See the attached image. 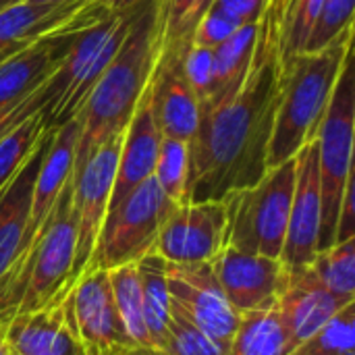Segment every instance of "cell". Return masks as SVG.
I'll return each mask as SVG.
<instances>
[{
	"label": "cell",
	"mask_w": 355,
	"mask_h": 355,
	"mask_svg": "<svg viewBox=\"0 0 355 355\" xmlns=\"http://www.w3.org/2000/svg\"><path fill=\"white\" fill-rule=\"evenodd\" d=\"M295 166L297 162L291 158L268 168L256 185L225 198L229 248L281 260L295 189Z\"/></svg>",
	"instance_id": "5b68a950"
},
{
	"label": "cell",
	"mask_w": 355,
	"mask_h": 355,
	"mask_svg": "<svg viewBox=\"0 0 355 355\" xmlns=\"http://www.w3.org/2000/svg\"><path fill=\"white\" fill-rule=\"evenodd\" d=\"M347 304L352 302H341L327 291L310 266L289 275V283L279 297V312L291 337L293 349L316 335Z\"/></svg>",
	"instance_id": "44dd1931"
},
{
	"label": "cell",
	"mask_w": 355,
	"mask_h": 355,
	"mask_svg": "<svg viewBox=\"0 0 355 355\" xmlns=\"http://www.w3.org/2000/svg\"><path fill=\"white\" fill-rule=\"evenodd\" d=\"M227 245V202L177 204L164 218L154 252L168 264L212 262Z\"/></svg>",
	"instance_id": "9c48e42d"
},
{
	"label": "cell",
	"mask_w": 355,
	"mask_h": 355,
	"mask_svg": "<svg viewBox=\"0 0 355 355\" xmlns=\"http://www.w3.org/2000/svg\"><path fill=\"white\" fill-rule=\"evenodd\" d=\"M87 2L94 6H100L106 12H123V10L133 8L139 0H87Z\"/></svg>",
	"instance_id": "ab89813d"
},
{
	"label": "cell",
	"mask_w": 355,
	"mask_h": 355,
	"mask_svg": "<svg viewBox=\"0 0 355 355\" xmlns=\"http://www.w3.org/2000/svg\"><path fill=\"white\" fill-rule=\"evenodd\" d=\"M154 179L171 204H185L189 179V141L162 137Z\"/></svg>",
	"instance_id": "f546056e"
},
{
	"label": "cell",
	"mask_w": 355,
	"mask_h": 355,
	"mask_svg": "<svg viewBox=\"0 0 355 355\" xmlns=\"http://www.w3.org/2000/svg\"><path fill=\"white\" fill-rule=\"evenodd\" d=\"M69 306L81 355H129L135 349L116 316L108 270L87 266L73 283Z\"/></svg>",
	"instance_id": "30bf717a"
},
{
	"label": "cell",
	"mask_w": 355,
	"mask_h": 355,
	"mask_svg": "<svg viewBox=\"0 0 355 355\" xmlns=\"http://www.w3.org/2000/svg\"><path fill=\"white\" fill-rule=\"evenodd\" d=\"M268 0H214L210 4V10L227 17L237 27L260 23L264 19Z\"/></svg>",
	"instance_id": "d590c367"
},
{
	"label": "cell",
	"mask_w": 355,
	"mask_h": 355,
	"mask_svg": "<svg viewBox=\"0 0 355 355\" xmlns=\"http://www.w3.org/2000/svg\"><path fill=\"white\" fill-rule=\"evenodd\" d=\"M291 355H355V302L347 304Z\"/></svg>",
	"instance_id": "4dcf8cb0"
},
{
	"label": "cell",
	"mask_w": 355,
	"mask_h": 355,
	"mask_svg": "<svg viewBox=\"0 0 355 355\" xmlns=\"http://www.w3.org/2000/svg\"><path fill=\"white\" fill-rule=\"evenodd\" d=\"M71 289L10 318L6 324L10 355H81L71 320Z\"/></svg>",
	"instance_id": "2e32d148"
},
{
	"label": "cell",
	"mask_w": 355,
	"mask_h": 355,
	"mask_svg": "<svg viewBox=\"0 0 355 355\" xmlns=\"http://www.w3.org/2000/svg\"><path fill=\"white\" fill-rule=\"evenodd\" d=\"M212 268L237 314L277 304L289 283V272L279 258L248 254L229 245L212 260Z\"/></svg>",
	"instance_id": "5bb4252c"
},
{
	"label": "cell",
	"mask_w": 355,
	"mask_h": 355,
	"mask_svg": "<svg viewBox=\"0 0 355 355\" xmlns=\"http://www.w3.org/2000/svg\"><path fill=\"white\" fill-rule=\"evenodd\" d=\"M158 0H139L137 15L106 71L89 92L81 112V133L73 175L116 133H123L156 67Z\"/></svg>",
	"instance_id": "7a4b0ae2"
},
{
	"label": "cell",
	"mask_w": 355,
	"mask_h": 355,
	"mask_svg": "<svg viewBox=\"0 0 355 355\" xmlns=\"http://www.w3.org/2000/svg\"><path fill=\"white\" fill-rule=\"evenodd\" d=\"M173 208L175 204L164 198L154 175L146 179L121 204L106 212L87 266L110 270L121 264L139 262L152 254L160 227Z\"/></svg>",
	"instance_id": "52a82bcc"
},
{
	"label": "cell",
	"mask_w": 355,
	"mask_h": 355,
	"mask_svg": "<svg viewBox=\"0 0 355 355\" xmlns=\"http://www.w3.org/2000/svg\"><path fill=\"white\" fill-rule=\"evenodd\" d=\"M108 15L87 0L67 4L19 2L0 10V62L48 35H69Z\"/></svg>",
	"instance_id": "4fadbf2b"
},
{
	"label": "cell",
	"mask_w": 355,
	"mask_h": 355,
	"mask_svg": "<svg viewBox=\"0 0 355 355\" xmlns=\"http://www.w3.org/2000/svg\"><path fill=\"white\" fill-rule=\"evenodd\" d=\"M137 4L123 12H108L71 35L58 69L46 83L44 116L48 129H56L81 112L89 92L119 52L137 15Z\"/></svg>",
	"instance_id": "277c9868"
},
{
	"label": "cell",
	"mask_w": 355,
	"mask_h": 355,
	"mask_svg": "<svg viewBox=\"0 0 355 355\" xmlns=\"http://www.w3.org/2000/svg\"><path fill=\"white\" fill-rule=\"evenodd\" d=\"M46 102H48V98H46V85H44V87H40L35 94H31L27 100L2 108V110H0V139H2L12 127H17L23 119H27L29 114H33V112L46 108Z\"/></svg>",
	"instance_id": "8d00e7d4"
},
{
	"label": "cell",
	"mask_w": 355,
	"mask_h": 355,
	"mask_svg": "<svg viewBox=\"0 0 355 355\" xmlns=\"http://www.w3.org/2000/svg\"><path fill=\"white\" fill-rule=\"evenodd\" d=\"M46 127L44 108L23 119L17 127H12L0 139V191L15 179V175L23 168L27 158L33 154L37 144L42 141Z\"/></svg>",
	"instance_id": "f1b7e54d"
},
{
	"label": "cell",
	"mask_w": 355,
	"mask_h": 355,
	"mask_svg": "<svg viewBox=\"0 0 355 355\" xmlns=\"http://www.w3.org/2000/svg\"><path fill=\"white\" fill-rule=\"evenodd\" d=\"M310 268L335 297L355 302V237L320 250Z\"/></svg>",
	"instance_id": "83f0119b"
},
{
	"label": "cell",
	"mask_w": 355,
	"mask_h": 355,
	"mask_svg": "<svg viewBox=\"0 0 355 355\" xmlns=\"http://www.w3.org/2000/svg\"><path fill=\"white\" fill-rule=\"evenodd\" d=\"M355 77L354 52L345 58L339 79L333 87L327 112L316 133L318 181H320V239L318 252L335 243L341 200L354 177Z\"/></svg>",
	"instance_id": "8992f818"
},
{
	"label": "cell",
	"mask_w": 355,
	"mask_h": 355,
	"mask_svg": "<svg viewBox=\"0 0 355 355\" xmlns=\"http://www.w3.org/2000/svg\"><path fill=\"white\" fill-rule=\"evenodd\" d=\"M0 355H10L8 339H6V327H0Z\"/></svg>",
	"instance_id": "b9f144b4"
},
{
	"label": "cell",
	"mask_w": 355,
	"mask_h": 355,
	"mask_svg": "<svg viewBox=\"0 0 355 355\" xmlns=\"http://www.w3.org/2000/svg\"><path fill=\"white\" fill-rule=\"evenodd\" d=\"M108 279H110L114 310H116V316L123 324L127 339L135 347H152L150 337H148V329H146V318H144L137 262L110 268Z\"/></svg>",
	"instance_id": "4316f807"
},
{
	"label": "cell",
	"mask_w": 355,
	"mask_h": 355,
	"mask_svg": "<svg viewBox=\"0 0 355 355\" xmlns=\"http://www.w3.org/2000/svg\"><path fill=\"white\" fill-rule=\"evenodd\" d=\"M137 272L150 343L152 347L164 349L173 308L166 279V260H162L158 254H148L137 262Z\"/></svg>",
	"instance_id": "484cf974"
},
{
	"label": "cell",
	"mask_w": 355,
	"mask_h": 355,
	"mask_svg": "<svg viewBox=\"0 0 355 355\" xmlns=\"http://www.w3.org/2000/svg\"><path fill=\"white\" fill-rule=\"evenodd\" d=\"M239 27L229 21L227 17L214 12V10H206V15L200 19V23L196 25L191 44L196 46H204V48H218L223 42H227Z\"/></svg>",
	"instance_id": "e575fe53"
},
{
	"label": "cell",
	"mask_w": 355,
	"mask_h": 355,
	"mask_svg": "<svg viewBox=\"0 0 355 355\" xmlns=\"http://www.w3.org/2000/svg\"><path fill=\"white\" fill-rule=\"evenodd\" d=\"M355 0H324L302 52H320L354 27Z\"/></svg>",
	"instance_id": "d6a6232c"
},
{
	"label": "cell",
	"mask_w": 355,
	"mask_h": 355,
	"mask_svg": "<svg viewBox=\"0 0 355 355\" xmlns=\"http://www.w3.org/2000/svg\"><path fill=\"white\" fill-rule=\"evenodd\" d=\"M152 114L162 137L191 141L200 125V102L177 58H158L150 79Z\"/></svg>",
	"instance_id": "d6986e66"
},
{
	"label": "cell",
	"mask_w": 355,
	"mask_h": 355,
	"mask_svg": "<svg viewBox=\"0 0 355 355\" xmlns=\"http://www.w3.org/2000/svg\"><path fill=\"white\" fill-rule=\"evenodd\" d=\"M123 133H116L110 139H106L102 146H98V150L89 156V160L71 179L73 212L77 225V258H75L73 279H77L87 266L104 216L110 208Z\"/></svg>",
	"instance_id": "8fae6325"
},
{
	"label": "cell",
	"mask_w": 355,
	"mask_h": 355,
	"mask_svg": "<svg viewBox=\"0 0 355 355\" xmlns=\"http://www.w3.org/2000/svg\"><path fill=\"white\" fill-rule=\"evenodd\" d=\"M168 293L173 304L206 335L229 349L235 335L239 314L229 304L212 262L202 264H168Z\"/></svg>",
	"instance_id": "7c38bea8"
},
{
	"label": "cell",
	"mask_w": 355,
	"mask_h": 355,
	"mask_svg": "<svg viewBox=\"0 0 355 355\" xmlns=\"http://www.w3.org/2000/svg\"><path fill=\"white\" fill-rule=\"evenodd\" d=\"M214 0H158L156 60L181 58L191 46L196 25Z\"/></svg>",
	"instance_id": "d4e9b609"
},
{
	"label": "cell",
	"mask_w": 355,
	"mask_h": 355,
	"mask_svg": "<svg viewBox=\"0 0 355 355\" xmlns=\"http://www.w3.org/2000/svg\"><path fill=\"white\" fill-rule=\"evenodd\" d=\"M354 177L349 179L343 200H341V210H339V220H337V233H335V243L345 241L355 237V216H354Z\"/></svg>",
	"instance_id": "f35d334b"
},
{
	"label": "cell",
	"mask_w": 355,
	"mask_h": 355,
	"mask_svg": "<svg viewBox=\"0 0 355 355\" xmlns=\"http://www.w3.org/2000/svg\"><path fill=\"white\" fill-rule=\"evenodd\" d=\"M71 35H48L0 62V110L27 100L48 83L60 64Z\"/></svg>",
	"instance_id": "7402d4cb"
},
{
	"label": "cell",
	"mask_w": 355,
	"mask_h": 355,
	"mask_svg": "<svg viewBox=\"0 0 355 355\" xmlns=\"http://www.w3.org/2000/svg\"><path fill=\"white\" fill-rule=\"evenodd\" d=\"M179 67H181V73H183L187 85L191 87V92L196 94V98L202 106L210 98V92H212L214 50L191 44L185 50V54L179 58Z\"/></svg>",
	"instance_id": "836d02e7"
},
{
	"label": "cell",
	"mask_w": 355,
	"mask_h": 355,
	"mask_svg": "<svg viewBox=\"0 0 355 355\" xmlns=\"http://www.w3.org/2000/svg\"><path fill=\"white\" fill-rule=\"evenodd\" d=\"M50 137L52 129L44 133L23 168L0 191V279L29 252L25 250V233L29 227L33 183Z\"/></svg>",
	"instance_id": "ffe728a7"
},
{
	"label": "cell",
	"mask_w": 355,
	"mask_h": 355,
	"mask_svg": "<svg viewBox=\"0 0 355 355\" xmlns=\"http://www.w3.org/2000/svg\"><path fill=\"white\" fill-rule=\"evenodd\" d=\"M293 345L279 312V302L239 314L235 335L229 343V355H291Z\"/></svg>",
	"instance_id": "cb8c5ba5"
},
{
	"label": "cell",
	"mask_w": 355,
	"mask_h": 355,
	"mask_svg": "<svg viewBox=\"0 0 355 355\" xmlns=\"http://www.w3.org/2000/svg\"><path fill=\"white\" fill-rule=\"evenodd\" d=\"M164 352L171 355H229V349L196 327L175 304L171 308V322Z\"/></svg>",
	"instance_id": "1f68e13d"
},
{
	"label": "cell",
	"mask_w": 355,
	"mask_h": 355,
	"mask_svg": "<svg viewBox=\"0 0 355 355\" xmlns=\"http://www.w3.org/2000/svg\"><path fill=\"white\" fill-rule=\"evenodd\" d=\"M295 162V189L291 200L287 237L281 254V262L289 275L308 268L318 254L322 204L316 139H312L297 152Z\"/></svg>",
	"instance_id": "9a60e30c"
},
{
	"label": "cell",
	"mask_w": 355,
	"mask_h": 355,
	"mask_svg": "<svg viewBox=\"0 0 355 355\" xmlns=\"http://www.w3.org/2000/svg\"><path fill=\"white\" fill-rule=\"evenodd\" d=\"M79 133H81L79 116L69 119L67 123L52 129V137L42 156V162H40V168L35 175V183H33L31 214H29V227L25 233V250L33 248L37 231L44 225L46 216L50 214L56 198L67 187V183L73 179V164H75Z\"/></svg>",
	"instance_id": "e0dca14e"
},
{
	"label": "cell",
	"mask_w": 355,
	"mask_h": 355,
	"mask_svg": "<svg viewBox=\"0 0 355 355\" xmlns=\"http://www.w3.org/2000/svg\"><path fill=\"white\" fill-rule=\"evenodd\" d=\"M260 35H262V21L239 27L227 42L214 48L212 92L202 106L227 102L241 92L254 69Z\"/></svg>",
	"instance_id": "603a6c76"
},
{
	"label": "cell",
	"mask_w": 355,
	"mask_h": 355,
	"mask_svg": "<svg viewBox=\"0 0 355 355\" xmlns=\"http://www.w3.org/2000/svg\"><path fill=\"white\" fill-rule=\"evenodd\" d=\"M23 2H35V4H67V2H77V0H23Z\"/></svg>",
	"instance_id": "7bdbcfd3"
},
{
	"label": "cell",
	"mask_w": 355,
	"mask_h": 355,
	"mask_svg": "<svg viewBox=\"0 0 355 355\" xmlns=\"http://www.w3.org/2000/svg\"><path fill=\"white\" fill-rule=\"evenodd\" d=\"M160 141H162V135L152 114V98H150V83H148L123 133V144H121L119 162H116V177H114V187H112L108 210L121 204L137 185H141L146 179L154 175Z\"/></svg>",
	"instance_id": "ac0fdd59"
},
{
	"label": "cell",
	"mask_w": 355,
	"mask_h": 355,
	"mask_svg": "<svg viewBox=\"0 0 355 355\" xmlns=\"http://www.w3.org/2000/svg\"><path fill=\"white\" fill-rule=\"evenodd\" d=\"M77 258V225L73 212V183L56 198L50 214L33 241L29 277L19 312L35 310L58 293L73 287V270ZM17 312V314H19Z\"/></svg>",
	"instance_id": "ba28073f"
},
{
	"label": "cell",
	"mask_w": 355,
	"mask_h": 355,
	"mask_svg": "<svg viewBox=\"0 0 355 355\" xmlns=\"http://www.w3.org/2000/svg\"><path fill=\"white\" fill-rule=\"evenodd\" d=\"M277 106V50L262 33L241 92L227 102L200 108V125L189 141L185 202L225 200L266 175Z\"/></svg>",
	"instance_id": "6da1fadb"
},
{
	"label": "cell",
	"mask_w": 355,
	"mask_h": 355,
	"mask_svg": "<svg viewBox=\"0 0 355 355\" xmlns=\"http://www.w3.org/2000/svg\"><path fill=\"white\" fill-rule=\"evenodd\" d=\"M354 52V27L320 52H300L279 69V106L268 148V168L297 156L316 139L345 58Z\"/></svg>",
	"instance_id": "3957f363"
},
{
	"label": "cell",
	"mask_w": 355,
	"mask_h": 355,
	"mask_svg": "<svg viewBox=\"0 0 355 355\" xmlns=\"http://www.w3.org/2000/svg\"><path fill=\"white\" fill-rule=\"evenodd\" d=\"M291 4H293V0H268L266 12H264V19H262V33H264L266 42L275 46V50H277L281 23H283V19H285Z\"/></svg>",
	"instance_id": "74e56055"
},
{
	"label": "cell",
	"mask_w": 355,
	"mask_h": 355,
	"mask_svg": "<svg viewBox=\"0 0 355 355\" xmlns=\"http://www.w3.org/2000/svg\"><path fill=\"white\" fill-rule=\"evenodd\" d=\"M129 355H171L164 349H158V347H135Z\"/></svg>",
	"instance_id": "60d3db41"
}]
</instances>
